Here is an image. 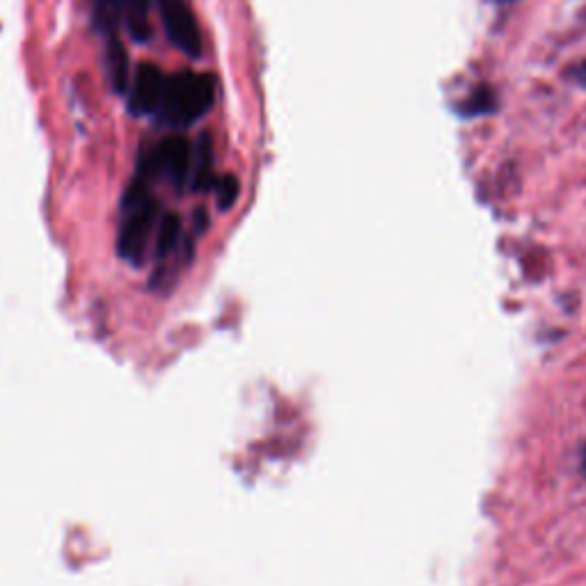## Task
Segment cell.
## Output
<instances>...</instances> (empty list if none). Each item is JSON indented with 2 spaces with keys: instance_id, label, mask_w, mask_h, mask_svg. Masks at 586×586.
Segmentation results:
<instances>
[{
  "instance_id": "cell-10",
  "label": "cell",
  "mask_w": 586,
  "mask_h": 586,
  "mask_svg": "<svg viewBox=\"0 0 586 586\" xmlns=\"http://www.w3.org/2000/svg\"><path fill=\"white\" fill-rule=\"evenodd\" d=\"M570 74V78H573V81L580 85V87H586V60L584 62H580V65L577 67H573L568 71Z\"/></svg>"
},
{
  "instance_id": "cell-8",
  "label": "cell",
  "mask_w": 586,
  "mask_h": 586,
  "mask_svg": "<svg viewBox=\"0 0 586 586\" xmlns=\"http://www.w3.org/2000/svg\"><path fill=\"white\" fill-rule=\"evenodd\" d=\"M495 106H497L495 92L490 90V87H479V90H474L470 97L458 106L456 113L461 117H481V115L493 113Z\"/></svg>"
},
{
  "instance_id": "cell-7",
  "label": "cell",
  "mask_w": 586,
  "mask_h": 586,
  "mask_svg": "<svg viewBox=\"0 0 586 586\" xmlns=\"http://www.w3.org/2000/svg\"><path fill=\"white\" fill-rule=\"evenodd\" d=\"M106 67H108V76L110 83H113V90L117 94H126L129 92V55H126L124 44L120 42L117 35H108L106 39Z\"/></svg>"
},
{
  "instance_id": "cell-3",
  "label": "cell",
  "mask_w": 586,
  "mask_h": 586,
  "mask_svg": "<svg viewBox=\"0 0 586 586\" xmlns=\"http://www.w3.org/2000/svg\"><path fill=\"white\" fill-rule=\"evenodd\" d=\"M92 10L94 21L106 35H117V28L129 30L136 42H147L152 35V0H92Z\"/></svg>"
},
{
  "instance_id": "cell-5",
  "label": "cell",
  "mask_w": 586,
  "mask_h": 586,
  "mask_svg": "<svg viewBox=\"0 0 586 586\" xmlns=\"http://www.w3.org/2000/svg\"><path fill=\"white\" fill-rule=\"evenodd\" d=\"M165 78L161 69L156 65H149V62H142L138 65L136 74H133L129 83V110L133 115H152L158 110L161 104L163 90H165Z\"/></svg>"
},
{
  "instance_id": "cell-1",
  "label": "cell",
  "mask_w": 586,
  "mask_h": 586,
  "mask_svg": "<svg viewBox=\"0 0 586 586\" xmlns=\"http://www.w3.org/2000/svg\"><path fill=\"white\" fill-rule=\"evenodd\" d=\"M213 99H216V78L211 74L181 71L165 81L156 117L170 129H186L209 113Z\"/></svg>"
},
{
  "instance_id": "cell-11",
  "label": "cell",
  "mask_w": 586,
  "mask_h": 586,
  "mask_svg": "<svg viewBox=\"0 0 586 586\" xmlns=\"http://www.w3.org/2000/svg\"><path fill=\"white\" fill-rule=\"evenodd\" d=\"M582 467H584V472H586V449H584V456H582Z\"/></svg>"
},
{
  "instance_id": "cell-6",
  "label": "cell",
  "mask_w": 586,
  "mask_h": 586,
  "mask_svg": "<svg viewBox=\"0 0 586 586\" xmlns=\"http://www.w3.org/2000/svg\"><path fill=\"white\" fill-rule=\"evenodd\" d=\"M193 190L195 193H209L216 190L218 177L213 172V147L207 133H202L200 140L193 145Z\"/></svg>"
},
{
  "instance_id": "cell-2",
  "label": "cell",
  "mask_w": 586,
  "mask_h": 586,
  "mask_svg": "<svg viewBox=\"0 0 586 586\" xmlns=\"http://www.w3.org/2000/svg\"><path fill=\"white\" fill-rule=\"evenodd\" d=\"M193 158V145L184 136H168L140 156L138 177L149 184L165 181L181 193L186 186L193 188Z\"/></svg>"
},
{
  "instance_id": "cell-12",
  "label": "cell",
  "mask_w": 586,
  "mask_h": 586,
  "mask_svg": "<svg viewBox=\"0 0 586 586\" xmlns=\"http://www.w3.org/2000/svg\"><path fill=\"white\" fill-rule=\"evenodd\" d=\"M500 3H509V0H500Z\"/></svg>"
},
{
  "instance_id": "cell-9",
  "label": "cell",
  "mask_w": 586,
  "mask_h": 586,
  "mask_svg": "<svg viewBox=\"0 0 586 586\" xmlns=\"http://www.w3.org/2000/svg\"><path fill=\"white\" fill-rule=\"evenodd\" d=\"M213 195H216L220 211L232 209L234 202L239 200V195H241L239 179H236L234 174H223V177H218V184H216V190H213Z\"/></svg>"
},
{
  "instance_id": "cell-4",
  "label": "cell",
  "mask_w": 586,
  "mask_h": 586,
  "mask_svg": "<svg viewBox=\"0 0 586 586\" xmlns=\"http://www.w3.org/2000/svg\"><path fill=\"white\" fill-rule=\"evenodd\" d=\"M170 42L190 58L202 55V33L188 0H156Z\"/></svg>"
}]
</instances>
